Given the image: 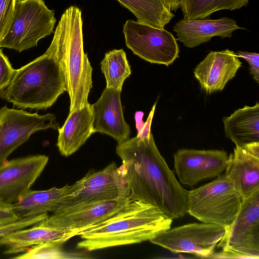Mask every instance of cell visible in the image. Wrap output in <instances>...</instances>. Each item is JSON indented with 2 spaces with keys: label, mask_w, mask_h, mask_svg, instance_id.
<instances>
[{
  "label": "cell",
  "mask_w": 259,
  "mask_h": 259,
  "mask_svg": "<svg viewBox=\"0 0 259 259\" xmlns=\"http://www.w3.org/2000/svg\"><path fill=\"white\" fill-rule=\"evenodd\" d=\"M48 215V214H43L29 217L20 219L11 223L0 225V238L14 231L37 224L47 218Z\"/></svg>",
  "instance_id": "27"
},
{
  "label": "cell",
  "mask_w": 259,
  "mask_h": 259,
  "mask_svg": "<svg viewBox=\"0 0 259 259\" xmlns=\"http://www.w3.org/2000/svg\"><path fill=\"white\" fill-rule=\"evenodd\" d=\"M116 153L121 160L131 199L155 207L172 220L186 214L188 191L168 167L152 134L117 143Z\"/></svg>",
  "instance_id": "1"
},
{
  "label": "cell",
  "mask_w": 259,
  "mask_h": 259,
  "mask_svg": "<svg viewBox=\"0 0 259 259\" xmlns=\"http://www.w3.org/2000/svg\"><path fill=\"white\" fill-rule=\"evenodd\" d=\"M78 187L73 184L47 190H29L12 207L19 219L56 212L62 200L71 195Z\"/></svg>",
  "instance_id": "21"
},
{
  "label": "cell",
  "mask_w": 259,
  "mask_h": 259,
  "mask_svg": "<svg viewBox=\"0 0 259 259\" xmlns=\"http://www.w3.org/2000/svg\"><path fill=\"white\" fill-rule=\"evenodd\" d=\"M172 220L157 208L130 198L115 213L81 231L77 248L92 251L150 241L170 229Z\"/></svg>",
  "instance_id": "2"
},
{
  "label": "cell",
  "mask_w": 259,
  "mask_h": 259,
  "mask_svg": "<svg viewBox=\"0 0 259 259\" xmlns=\"http://www.w3.org/2000/svg\"><path fill=\"white\" fill-rule=\"evenodd\" d=\"M79 231L46 226L41 222L29 228L14 231L0 238V246H5L4 253H22L30 248L45 243L63 245L71 238L78 236Z\"/></svg>",
  "instance_id": "19"
},
{
  "label": "cell",
  "mask_w": 259,
  "mask_h": 259,
  "mask_svg": "<svg viewBox=\"0 0 259 259\" xmlns=\"http://www.w3.org/2000/svg\"><path fill=\"white\" fill-rule=\"evenodd\" d=\"M225 133L235 146L259 143V103L245 106L223 119Z\"/></svg>",
  "instance_id": "22"
},
{
  "label": "cell",
  "mask_w": 259,
  "mask_h": 259,
  "mask_svg": "<svg viewBox=\"0 0 259 259\" xmlns=\"http://www.w3.org/2000/svg\"><path fill=\"white\" fill-rule=\"evenodd\" d=\"M217 248L259 258V190L242 200L234 221Z\"/></svg>",
  "instance_id": "11"
},
{
  "label": "cell",
  "mask_w": 259,
  "mask_h": 259,
  "mask_svg": "<svg viewBox=\"0 0 259 259\" xmlns=\"http://www.w3.org/2000/svg\"><path fill=\"white\" fill-rule=\"evenodd\" d=\"M236 21L225 17L218 19H182L173 26L177 39L184 46L194 48L207 42L215 36L231 38L233 32L244 29Z\"/></svg>",
  "instance_id": "18"
},
{
  "label": "cell",
  "mask_w": 259,
  "mask_h": 259,
  "mask_svg": "<svg viewBox=\"0 0 259 259\" xmlns=\"http://www.w3.org/2000/svg\"><path fill=\"white\" fill-rule=\"evenodd\" d=\"M185 20L201 19L223 10L233 11L246 7L249 0H179Z\"/></svg>",
  "instance_id": "24"
},
{
  "label": "cell",
  "mask_w": 259,
  "mask_h": 259,
  "mask_svg": "<svg viewBox=\"0 0 259 259\" xmlns=\"http://www.w3.org/2000/svg\"><path fill=\"white\" fill-rule=\"evenodd\" d=\"M219 225L190 223L164 231L149 241L173 253H192L208 258L225 234Z\"/></svg>",
  "instance_id": "9"
},
{
  "label": "cell",
  "mask_w": 259,
  "mask_h": 259,
  "mask_svg": "<svg viewBox=\"0 0 259 259\" xmlns=\"http://www.w3.org/2000/svg\"><path fill=\"white\" fill-rule=\"evenodd\" d=\"M46 52L57 60L63 73L70 99L69 113L88 104L93 68L84 52L79 8L72 6L65 10Z\"/></svg>",
  "instance_id": "3"
},
{
  "label": "cell",
  "mask_w": 259,
  "mask_h": 259,
  "mask_svg": "<svg viewBox=\"0 0 259 259\" xmlns=\"http://www.w3.org/2000/svg\"><path fill=\"white\" fill-rule=\"evenodd\" d=\"M19 219L12 207V204L0 203V225L11 223Z\"/></svg>",
  "instance_id": "31"
},
{
  "label": "cell",
  "mask_w": 259,
  "mask_h": 259,
  "mask_svg": "<svg viewBox=\"0 0 259 259\" xmlns=\"http://www.w3.org/2000/svg\"><path fill=\"white\" fill-rule=\"evenodd\" d=\"M130 199L99 202L54 213L41 223L50 227L78 230L80 233L115 213Z\"/></svg>",
  "instance_id": "14"
},
{
  "label": "cell",
  "mask_w": 259,
  "mask_h": 259,
  "mask_svg": "<svg viewBox=\"0 0 259 259\" xmlns=\"http://www.w3.org/2000/svg\"><path fill=\"white\" fill-rule=\"evenodd\" d=\"M165 7L171 12L180 8L179 0H162Z\"/></svg>",
  "instance_id": "34"
},
{
  "label": "cell",
  "mask_w": 259,
  "mask_h": 259,
  "mask_svg": "<svg viewBox=\"0 0 259 259\" xmlns=\"http://www.w3.org/2000/svg\"><path fill=\"white\" fill-rule=\"evenodd\" d=\"M62 245L56 243H45L28 249L26 251L13 257L18 259L56 258L64 257L61 250Z\"/></svg>",
  "instance_id": "26"
},
{
  "label": "cell",
  "mask_w": 259,
  "mask_h": 259,
  "mask_svg": "<svg viewBox=\"0 0 259 259\" xmlns=\"http://www.w3.org/2000/svg\"><path fill=\"white\" fill-rule=\"evenodd\" d=\"M225 170L242 199L259 190V143L236 146Z\"/></svg>",
  "instance_id": "15"
},
{
  "label": "cell",
  "mask_w": 259,
  "mask_h": 259,
  "mask_svg": "<svg viewBox=\"0 0 259 259\" xmlns=\"http://www.w3.org/2000/svg\"><path fill=\"white\" fill-rule=\"evenodd\" d=\"M65 92V81L60 66L45 52L16 70L0 96L18 108L46 109Z\"/></svg>",
  "instance_id": "4"
},
{
  "label": "cell",
  "mask_w": 259,
  "mask_h": 259,
  "mask_svg": "<svg viewBox=\"0 0 259 259\" xmlns=\"http://www.w3.org/2000/svg\"><path fill=\"white\" fill-rule=\"evenodd\" d=\"M180 182L193 186L202 180L217 177L227 166L228 155L222 150L181 149L174 155Z\"/></svg>",
  "instance_id": "13"
},
{
  "label": "cell",
  "mask_w": 259,
  "mask_h": 259,
  "mask_svg": "<svg viewBox=\"0 0 259 259\" xmlns=\"http://www.w3.org/2000/svg\"><path fill=\"white\" fill-rule=\"evenodd\" d=\"M56 22L54 11L42 0H16L10 26L0 48L21 52L36 46L39 40L52 33Z\"/></svg>",
  "instance_id": "6"
},
{
  "label": "cell",
  "mask_w": 259,
  "mask_h": 259,
  "mask_svg": "<svg viewBox=\"0 0 259 259\" xmlns=\"http://www.w3.org/2000/svg\"><path fill=\"white\" fill-rule=\"evenodd\" d=\"M15 70L0 48V93L10 84Z\"/></svg>",
  "instance_id": "29"
},
{
  "label": "cell",
  "mask_w": 259,
  "mask_h": 259,
  "mask_svg": "<svg viewBox=\"0 0 259 259\" xmlns=\"http://www.w3.org/2000/svg\"><path fill=\"white\" fill-rule=\"evenodd\" d=\"M59 127L53 114L40 115L7 106L0 108V164L33 133L49 128L58 130Z\"/></svg>",
  "instance_id": "10"
},
{
  "label": "cell",
  "mask_w": 259,
  "mask_h": 259,
  "mask_svg": "<svg viewBox=\"0 0 259 259\" xmlns=\"http://www.w3.org/2000/svg\"><path fill=\"white\" fill-rule=\"evenodd\" d=\"M77 182L76 191L62 200L56 212L99 202L126 199L130 194L123 167L115 162L99 170H90Z\"/></svg>",
  "instance_id": "7"
},
{
  "label": "cell",
  "mask_w": 259,
  "mask_h": 259,
  "mask_svg": "<svg viewBox=\"0 0 259 259\" xmlns=\"http://www.w3.org/2000/svg\"><path fill=\"white\" fill-rule=\"evenodd\" d=\"M242 198L225 175L188 191L187 211L199 221L227 230L240 209Z\"/></svg>",
  "instance_id": "5"
},
{
  "label": "cell",
  "mask_w": 259,
  "mask_h": 259,
  "mask_svg": "<svg viewBox=\"0 0 259 259\" xmlns=\"http://www.w3.org/2000/svg\"><path fill=\"white\" fill-rule=\"evenodd\" d=\"M126 47L141 59L166 66L179 57L177 39L164 28H158L134 20L123 27Z\"/></svg>",
  "instance_id": "8"
},
{
  "label": "cell",
  "mask_w": 259,
  "mask_h": 259,
  "mask_svg": "<svg viewBox=\"0 0 259 259\" xmlns=\"http://www.w3.org/2000/svg\"><path fill=\"white\" fill-rule=\"evenodd\" d=\"M120 94L106 88L98 100L91 104L94 132L106 134L117 143L128 139L131 134L130 127L124 118Z\"/></svg>",
  "instance_id": "17"
},
{
  "label": "cell",
  "mask_w": 259,
  "mask_h": 259,
  "mask_svg": "<svg viewBox=\"0 0 259 259\" xmlns=\"http://www.w3.org/2000/svg\"><path fill=\"white\" fill-rule=\"evenodd\" d=\"M241 64L233 51H211L194 68V76L201 88L211 94L223 90L235 76Z\"/></svg>",
  "instance_id": "16"
},
{
  "label": "cell",
  "mask_w": 259,
  "mask_h": 259,
  "mask_svg": "<svg viewBox=\"0 0 259 259\" xmlns=\"http://www.w3.org/2000/svg\"><path fill=\"white\" fill-rule=\"evenodd\" d=\"M208 258H247L245 255L239 253L228 250H222L220 252H213Z\"/></svg>",
  "instance_id": "33"
},
{
  "label": "cell",
  "mask_w": 259,
  "mask_h": 259,
  "mask_svg": "<svg viewBox=\"0 0 259 259\" xmlns=\"http://www.w3.org/2000/svg\"><path fill=\"white\" fill-rule=\"evenodd\" d=\"M106 88L121 92L125 80L131 74V66L123 49L107 52L100 63Z\"/></svg>",
  "instance_id": "25"
},
{
  "label": "cell",
  "mask_w": 259,
  "mask_h": 259,
  "mask_svg": "<svg viewBox=\"0 0 259 259\" xmlns=\"http://www.w3.org/2000/svg\"><path fill=\"white\" fill-rule=\"evenodd\" d=\"M236 54L248 62L249 70L253 79L259 82V54L256 53L238 51Z\"/></svg>",
  "instance_id": "30"
},
{
  "label": "cell",
  "mask_w": 259,
  "mask_h": 259,
  "mask_svg": "<svg viewBox=\"0 0 259 259\" xmlns=\"http://www.w3.org/2000/svg\"><path fill=\"white\" fill-rule=\"evenodd\" d=\"M16 0H0V42L10 26Z\"/></svg>",
  "instance_id": "28"
},
{
  "label": "cell",
  "mask_w": 259,
  "mask_h": 259,
  "mask_svg": "<svg viewBox=\"0 0 259 259\" xmlns=\"http://www.w3.org/2000/svg\"><path fill=\"white\" fill-rule=\"evenodd\" d=\"M49 161L38 154L7 160L0 164V203L13 204L29 190Z\"/></svg>",
  "instance_id": "12"
},
{
  "label": "cell",
  "mask_w": 259,
  "mask_h": 259,
  "mask_svg": "<svg viewBox=\"0 0 259 259\" xmlns=\"http://www.w3.org/2000/svg\"><path fill=\"white\" fill-rule=\"evenodd\" d=\"M136 16L137 21L164 28L175 16L162 0H117Z\"/></svg>",
  "instance_id": "23"
},
{
  "label": "cell",
  "mask_w": 259,
  "mask_h": 259,
  "mask_svg": "<svg viewBox=\"0 0 259 259\" xmlns=\"http://www.w3.org/2000/svg\"><path fill=\"white\" fill-rule=\"evenodd\" d=\"M156 103L157 102H156L153 105L146 121L142 124V126L141 127L138 128L137 137H147L150 136L152 134L151 132V126L155 112Z\"/></svg>",
  "instance_id": "32"
},
{
  "label": "cell",
  "mask_w": 259,
  "mask_h": 259,
  "mask_svg": "<svg viewBox=\"0 0 259 259\" xmlns=\"http://www.w3.org/2000/svg\"><path fill=\"white\" fill-rule=\"evenodd\" d=\"M93 123L91 104L69 113L64 124L58 129L56 145L60 154L68 157L76 152L95 133Z\"/></svg>",
  "instance_id": "20"
}]
</instances>
